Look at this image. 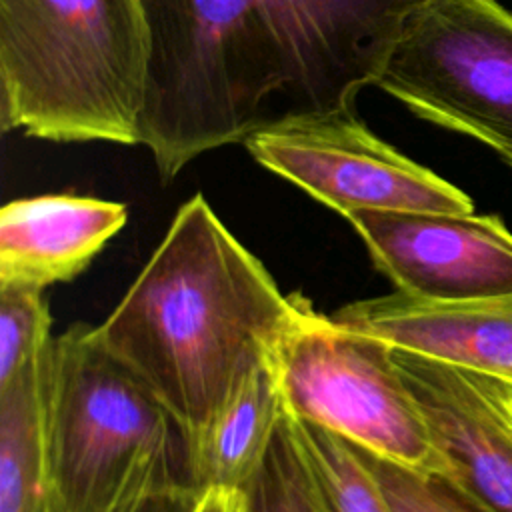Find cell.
I'll return each mask as SVG.
<instances>
[{"instance_id":"1","label":"cell","mask_w":512,"mask_h":512,"mask_svg":"<svg viewBox=\"0 0 512 512\" xmlns=\"http://www.w3.org/2000/svg\"><path fill=\"white\" fill-rule=\"evenodd\" d=\"M150 60L140 146L162 180L204 152L354 110L424 0H140Z\"/></svg>"},{"instance_id":"2","label":"cell","mask_w":512,"mask_h":512,"mask_svg":"<svg viewBox=\"0 0 512 512\" xmlns=\"http://www.w3.org/2000/svg\"><path fill=\"white\" fill-rule=\"evenodd\" d=\"M202 194L174 214L116 308L94 326L174 418L186 446L300 306Z\"/></svg>"},{"instance_id":"3","label":"cell","mask_w":512,"mask_h":512,"mask_svg":"<svg viewBox=\"0 0 512 512\" xmlns=\"http://www.w3.org/2000/svg\"><path fill=\"white\" fill-rule=\"evenodd\" d=\"M148 60L140 0H0V128L136 146Z\"/></svg>"},{"instance_id":"4","label":"cell","mask_w":512,"mask_h":512,"mask_svg":"<svg viewBox=\"0 0 512 512\" xmlns=\"http://www.w3.org/2000/svg\"><path fill=\"white\" fill-rule=\"evenodd\" d=\"M270 360L290 416L410 470L446 478L448 462L390 344L338 324L302 298Z\"/></svg>"},{"instance_id":"5","label":"cell","mask_w":512,"mask_h":512,"mask_svg":"<svg viewBox=\"0 0 512 512\" xmlns=\"http://www.w3.org/2000/svg\"><path fill=\"white\" fill-rule=\"evenodd\" d=\"M48 444L66 512L106 504L148 456L186 444L148 386L96 336L74 324L54 338Z\"/></svg>"},{"instance_id":"6","label":"cell","mask_w":512,"mask_h":512,"mask_svg":"<svg viewBox=\"0 0 512 512\" xmlns=\"http://www.w3.org/2000/svg\"><path fill=\"white\" fill-rule=\"evenodd\" d=\"M374 86L422 120L512 146V12L496 0H424Z\"/></svg>"},{"instance_id":"7","label":"cell","mask_w":512,"mask_h":512,"mask_svg":"<svg viewBox=\"0 0 512 512\" xmlns=\"http://www.w3.org/2000/svg\"><path fill=\"white\" fill-rule=\"evenodd\" d=\"M244 146L260 166L344 218L356 210L474 212L466 192L380 140L354 110L284 122Z\"/></svg>"},{"instance_id":"8","label":"cell","mask_w":512,"mask_h":512,"mask_svg":"<svg viewBox=\"0 0 512 512\" xmlns=\"http://www.w3.org/2000/svg\"><path fill=\"white\" fill-rule=\"evenodd\" d=\"M346 220L400 292L430 300L512 292V232L496 214L356 210Z\"/></svg>"},{"instance_id":"9","label":"cell","mask_w":512,"mask_h":512,"mask_svg":"<svg viewBox=\"0 0 512 512\" xmlns=\"http://www.w3.org/2000/svg\"><path fill=\"white\" fill-rule=\"evenodd\" d=\"M394 358L448 462L442 482L474 512H512V384L398 348Z\"/></svg>"},{"instance_id":"10","label":"cell","mask_w":512,"mask_h":512,"mask_svg":"<svg viewBox=\"0 0 512 512\" xmlns=\"http://www.w3.org/2000/svg\"><path fill=\"white\" fill-rule=\"evenodd\" d=\"M332 318L392 348L512 384V292L430 300L394 290L338 308Z\"/></svg>"},{"instance_id":"11","label":"cell","mask_w":512,"mask_h":512,"mask_svg":"<svg viewBox=\"0 0 512 512\" xmlns=\"http://www.w3.org/2000/svg\"><path fill=\"white\" fill-rule=\"evenodd\" d=\"M122 202L78 194L10 200L0 210V286L44 290L76 278L126 224Z\"/></svg>"},{"instance_id":"12","label":"cell","mask_w":512,"mask_h":512,"mask_svg":"<svg viewBox=\"0 0 512 512\" xmlns=\"http://www.w3.org/2000/svg\"><path fill=\"white\" fill-rule=\"evenodd\" d=\"M270 352L232 386L202 432L186 446L190 480L202 490H236L264 462L284 418Z\"/></svg>"},{"instance_id":"13","label":"cell","mask_w":512,"mask_h":512,"mask_svg":"<svg viewBox=\"0 0 512 512\" xmlns=\"http://www.w3.org/2000/svg\"><path fill=\"white\" fill-rule=\"evenodd\" d=\"M52 348L0 390V512H66L48 444Z\"/></svg>"},{"instance_id":"14","label":"cell","mask_w":512,"mask_h":512,"mask_svg":"<svg viewBox=\"0 0 512 512\" xmlns=\"http://www.w3.org/2000/svg\"><path fill=\"white\" fill-rule=\"evenodd\" d=\"M286 420L324 512H390L350 442L288 412Z\"/></svg>"},{"instance_id":"15","label":"cell","mask_w":512,"mask_h":512,"mask_svg":"<svg viewBox=\"0 0 512 512\" xmlns=\"http://www.w3.org/2000/svg\"><path fill=\"white\" fill-rule=\"evenodd\" d=\"M234 512H324L286 412L264 462L234 490Z\"/></svg>"},{"instance_id":"16","label":"cell","mask_w":512,"mask_h":512,"mask_svg":"<svg viewBox=\"0 0 512 512\" xmlns=\"http://www.w3.org/2000/svg\"><path fill=\"white\" fill-rule=\"evenodd\" d=\"M206 496L188 474L186 444L148 456L120 490L90 512H196Z\"/></svg>"},{"instance_id":"17","label":"cell","mask_w":512,"mask_h":512,"mask_svg":"<svg viewBox=\"0 0 512 512\" xmlns=\"http://www.w3.org/2000/svg\"><path fill=\"white\" fill-rule=\"evenodd\" d=\"M50 328L44 290L0 286V390L52 348Z\"/></svg>"},{"instance_id":"18","label":"cell","mask_w":512,"mask_h":512,"mask_svg":"<svg viewBox=\"0 0 512 512\" xmlns=\"http://www.w3.org/2000/svg\"><path fill=\"white\" fill-rule=\"evenodd\" d=\"M390 512H474L442 480L356 448Z\"/></svg>"},{"instance_id":"19","label":"cell","mask_w":512,"mask_h":512,"mask_svg":"<svg viewBox=\"0 0 512 512\" xmlns=\"http://www.w3.org/2000/svg\"><path fill=\"white\" fill-rule=\"evenodd\" d=\"M196 512H234V490H208Z\"/></svg>"},{"instance_id":"20","label":"cell","mask_w":512,"mask_h":512,"mask_svg":"<svg viewBox=\"0 0 512 512\" xmlns=\"http://www.w3.org/2000/svg\"><path fill=\"white\" fill-rule=\"evenodd\" d=\"M494 152L502 158V162L506 166L512 168V146H498V148H494Z\"/></svg>"}]
</instances>
